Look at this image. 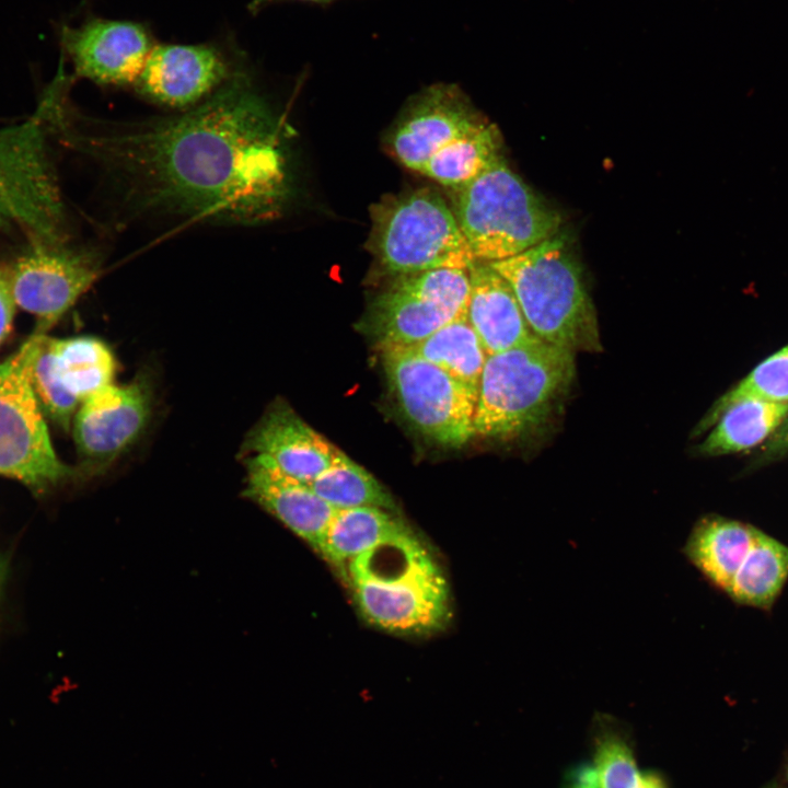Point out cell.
Here are the masks:
<instances>
[{
	"label": "cell",
	"mask_w": 788,
	"mask_h": 788,
	"mask_svg": "<svg viewBox=\"0 0 788 788\" xmlns=\"http://www.w3.org/2000/svg\"><path fill=\"white\" fill-rule=\"evenodd\" d=\"M94 131L77 140L130 218L253 225L278 217L290 196L281 120L243 69L182 115Z\"/></svg>",
	"instance_id": "1"
},
{
	"label": "cell",
	"mask_w": 788,
	"mask_h": 788,
	"mask_svg": "<svg viewBox=\"0 0 788 788\" xmlns=\"http://www.w3.org/2000/svg\"><path fill=\"white\" fill-rule=\"evenodd\" d=\"M344 571L360 613L380 629L420 635L450 621L447 579L413 533L361 554Z\"/></svg>",
	"instance_id": "2"
},
{
	"label": "cell",
	"mask_w": 788,
	"mask_h": 788,
	"mask_svg": "<svg viewBox=\"0 0 788 788\" xmlns=\"http://www.w3.org/2000/svg\"><path fill=\"white\" fill-rule=\"evenodd\" d=\"M488 264L510 285L538 338L573 352L602 349L595 310L566 237L555 234Z\"/></svg>",
	"instance_id": "3"
},
{
	"label": "cell",
	"mask_w": 788,
	"mask_h": 788,
	"mask_svg": "<svg viewBox=\"0 0 788 788\" xmlns=\"http://www.w3.org/2000/svg\"><path fill=\"white\" fill-rule=\"evenodd\" d=\"M573 354L538 338L488 356L479 381L474 437L510 439L545 422L575 378Z\"/></svg>",
	"instance_id": "4"
},
{
	"label": "cell",
	"mask_w": 788,
	"mask_h": 788,
	"mask_svg": "<svg viewBox=\"0 0 788 788\" xmlns=\"http://www.w3.org/2000/svg\"><path fill=\"white\" fill-rule=\"evenodd\" d=\"M454 192L452 211L477 262L512 257L558 232V212L502 157Z\"/></svg>",
	"instance_id": "5"
},
{
	"label": "cell",
	"mask_w": 788,
	"mask_h": 788,
	"mask_svg": "<svg viewBox=\"0 0 788 788\" xmlns=\"http://www.w3.org/2000/svg\"><path fill=\"white\" fill-rule=\"evenodd\" d=\"M371 218L370 251L394 277L442 268L468 270L477 262L452 209L431 188L386 196L371 208Z\"/></svg>",
	"instance_id": "6"
},
{
	"label": "cell",
	"mask_w": 788,
	"mask_h": 788,
	"mask_svg": "<svg viewBox=\"0 0 788 788\" xmlns=\"http://www.w3.org/2000/svg\"><path fill=\"white\" fill-rule=\"evenodd\" d=\"M36 333L0 362V476L43 491L73 475L56 454L34 393L31 362Z\"/></svg>",
	"instance_id": "7"
},
{
	"label": "cell",
	"mask_w": 788,
	"mask_h": 788,
	"mask_svg": "<svg viewBox=\"0 0 788 788\" xmlns=\"http://www.w3.org/2000/svg\"><path fill=\"white\" fill-rule=\"evenodd\" d=\"M468 270L442 268L395 276L373 300L367 326L381 350L414 346L467 316Z\"/></svg>",
	"instance_id": "8"
},
{
	"label": "cell",
	"mask_w": 788,
	"mask_h": 788,
	"mask_svg": "<svg viewBox=\"0 0 788 788\" xmlns=\"http://www.w3.org/2000/svg\"><path fill=\"white\" fill-rule=\"evenodd\" d=\"M382 360L401 413L421 436L452 449L474 437L477 395L467 386L404 348L382 350Z\"/></svg>",
	"instance_id": "9"
},
{
	"label": "cell",
	"mask_w": 788,
	"mask_h": 788,
	"mask_svg": "<svg viewBox=\"0 0 788 788\" xmlns=\"http://www.w3.org/2000/svg\"><path fill=\"white\" fill-rule=\"evenodd\" d=\"M36 334L31 362L34 393L49 419L67 421L84 399L113 383L114 354L96 337Z\"/></svg>",
	"instance_id": "10"
},
{
	"label": "cell",
	"mask_w": 788,
	"mask_h": 788,
	"mask_svg": "<svg viewBox=\"0 0 788 788\" xmlns=\"http://www.w3.org/2000/svg\"><path fill=\"white\" fill-rule=\"evenodd\" d=\"M101 267L95 251L35 243L8 270L15 305L36 317L35 332L47 334L89 290Z\"/></svg>",
	"instance_id": "11"
},
{
	"label": "cell",
	"mask_w": 788,
	"mask_h": 788,
	"mask_svg": "<svg viewBox=\"0 0 788 788\" xmlns=\"http://www.w3.org/2000/svg\"><path fill=\"white\" fill-rule=\"evenodd\" d=\"M152 405V382L143 373L125 384L112 383L84 399L73 417L81 473H102L128 450L144 431Z\"/></svg>",
	"instance_id": "12"
},
{
	"label": "cell",
	"mask_w": 788,
	"mask_h": 788,
	"mask_svg": "<svg viewBox=\"0 0 788 788\" xmlns=\"http://www.w3.org/2000/svg\"><path fill=\"white\" fill-rule=\"evenodd\" d=\"M239 69L213 44H162L151 50L134 86L150 102L189 109L212 95Z\"/></svg>",
	"instance_id": "13"
},
{
	"label": "cell",
	"mask_w": 788,
	"mask_h": 788,
	"mask_svg": "<svg viewBox=\"0 0 788 788\" xmlns=\"http://www.w3.org/2000/svg\"><path fill=\"white\" fill-rule=\"evenodd\" d=\"M60 44L78 77L115 86L134 85L154 47L144 25L101 18L61 26Z\"/></svg>",
	"instance_id": "14"
},
{
	"label": "cell",
	"mask_w": 788,
	"mask_h": 788,
	"mask_svg": "<svg viewBox=\"0 0 788 788\" xmlns=\"http://www.w3.org/2000/svg\"><path fill=\"white\" fill-rule=\"evenodd\" d=\"M454 84L430 85L407 106L390 137L395 158L420 172L437 152L484 125Z\"/></svg>",
	"instance_id": "15"
},
{
	"label": "cell",
	"mask_w": 788,
	"mask_h": 788,
	"mask_svg": "<svg viewBox=\"0 0 788 788\" xmlns=\"http://www.w3.org/2000/svg\"><path fill=\"white\" fill-rule=\"evenodd\" d=\"M243 450L267 457L283 474L308 485L340 451L282 399L275 401L247 433Z\"/></svg>",
	"instance_id": "16"
},
{
	"label": "cell",
	"mask_w": 788,
	"mask_h": 788,
	"mask_svg": "<svg viewBox=\"0 0 788 788\" xmlns=\"http://www.w3.org/2000/svg\"><path fill=\"white\" fill-rule=\"evenodd\" d=\"M245 467V497L276 517L318 553L337 510L317 496L310 485L287 476L263 455H248Z\"/></svg>",
	"instance_id": "17"
},
{
	"label": "cell",
	"mask_w": 788,
	"mask_h": 788,
	"mask_svg": "<svg viewBox=\"0 0 788 788\" xmlns=\"http://www.w3.org/2000/svg\"><path fill=\"white\" fill-rule=\"evenodd\" d=\"M467 320L488 356L538 339L507 280L488 263L470 269Z\"/></svg>",
	"instance_id": "18"
},
{
	"label": "cell",
	"mask_w": 788,
	"mask_h": 788,
	"mask_svg": "<svg viewBox=\"0 0 788 788\" xmlns=\"http://www.w3.org/2000/svg\"><path fill=\"white\" fill-rule=\"evenodd\" d=\"M758 529L721 515H706L693 526L683 554L716 588L728 592Z\"/></svg>",
	"instance_id": "19"
},
{
	"label": "cell",
	"mask_w": 788,
	"mask_h": 788,
	"mask_svg": "<svg viewBox=\"0 0 788 788\" xmlns=\"http://www.w3.org/2000/svg\"><path fill=\"white\" fill-rule=\"evenodd\" d=\"M410 533L412 530L391 510L374 507L337 510L318 553L344 570L361 554Z\"/></svg>",
	"instance_id": "20"
},
{
	"label": "cell",
	"mask_w": 788,
	"mask_h": 788,
	"mask_svg": "<svg viewBox=\"0 0 788 788\" xmlns=\"http://www.w3.org/2000/svg\"><path fill=\"white\" fill-rule=\"evenodd\" d=\"M788 404L743 399L726 407L698 445L703 455L741 452L763 442L783 422Z\"/></svg>",
	"instance_id": "21"
},
{
	"label": "cell",
	"mask_w": 788,
	"mask_h": 788,
	"mask_svg": "<svg viewBox=\"0 0 788 788\" xmlns=\"http://www.w3.org/2000/svg\"><path fill=\"white\" fill-rule=\"evenodd\" d=\"M788 578V545L758 530L726 593L734 602L769 607Z\"/></svg>",
	"instance_id": "22"
},
{
	"label": "cell",
	"mask_w": 788,
	"mask_h": 788,
	"mask_svg": "<svg viewBox=\"0 0 788 788\" xmlns=\"http://www.w3.org/2000/svg\"><path fill=\"white\" fill-rule=\"evenodd\" d=\"M404 349L438 366L478 394L487 355L467 316L451 321L422 341Z\"/></svg>",
	"instance_id": "23"
},
{
	"label": "cell",
	"mask_w": 788,
	"mask_h": 788,
	"mask_svg": "<svg viewBox=\"0 0 788 788\" xmlns=\"http://www.w3.org/2000/svg\"><path fill=\"white\" fill-rule=\"evenodd\" d=\"M500 144L497 127L485 123L437 152L419 173L453 190L462 188L501 157Z\"/></svg>",
	"instance_id": "24"
},
{
	"label": "cell",
	"mask_w": 788,
	"mask_h": 788,
	"mask_svg": "<svg viewBox=\"0 0 788 788\" xmlns=\"http://www.w3.org/2000/svg\"><path fill=\"white\" fill-rule=\"evenodd\" d=\"M310 487L336 510L362 507L395 509L394 500L384 486L343 451Z\"/></svg>",
	"instance_id": "25"
},
{
	"label": "cell",
	"mask_w": 788,
	"mask_h": 788,
	"mask_svg": "<svg viewBox=\"0 0 788 788\" xmlns=\"http://www.w3.org/2000/svg\"><path fill=\"white\" fill-rule=\"evenodd\" d=\"M603 725L594 755L599 788H667L657 773L640 770L622 735Z\"/></svg>",
	"instance_id": "26"
},
{
	"label": "cell",
	"mask_w": 788,
	"mask_h": 788,
	"mask_svg": "<svg viewBox=\"0 0 788 788\" xmlns=\"http://www.w3.org/2000/svg\"><path fill=\"white\" fill-rule=\"evenodd\" d=\"M743 399L788 404V345L762 361L718 399L702 428L714 425L726 407Z\"/></svg>",
	"instance_id": "27"
},
{
	"label": "cell",
	"mask_w": 788,
	"mask_h": 788,
	"mask_svg": "<svg viewBox=\"0 0 788 788\" xmlns=\"http://www.w3.org/2000/svg\"><path fill=\"white\" fill-rule=\"evenodd\" d=\"M38 159V147L33 129L22 126L0 132V178L20 187L32 177Z\"/></svg>",
	"instance_id": "28"
},
{
	"label": "cell",
	"mask_w": 788,
	"mask_h": 788,
	"mask_svg": "<svg viewBox=\"0 0 788 788\" xmlns=\"http://www.w3.org/2000/svg\"><path fill=\"white\" fill-rule=\"evenodd\" d=\"M5 219L15 220L34 240L49 233V221L44 212L0 178V223Z\"/></svg>",
	"instance_id": "29"
},
{
	"label": "cell",
	"mask_w": 788,
	"mask_h": 788,
	"mask_svg": "<svg viewBox=\"0 0 788 788\" xmlns=\"http://www.w3.org/2000/svg\"><path fill=\"white\" fill-rule=\"evenodd\" d=\"M15 308L8 270L0 268V345L11 333Z\"/></svg>",
	"instance_id": "30"
},
{
	"label": "cell",
	"mask_w": 788,
	"mask_h": 788,
	"mask_svg": "<svg viewBox=\"0 0 788 788\" xmlns=\"http://www.w3.org/2000/svg\"><path fill=\"white\" fill-rule=\"evenodd\" d=\"M569 788H599V779L594 765H587L575 770L569 778Z\"/></svg>",
	"instance_id": "31"
},
{
	"label": "cell",
	"mask_w": 788,
	"mask_h": 788,
	"mask_svg": "<svg viewBox=\"0 0 788 788\" xmlns=\"http://www.w3.org/2000/svg\"><path fill=\"white\" fill-rule=\"evenodd\" d=\"M278 1H301V2L315 3V4H320V5H328L338 0H251V2L248 4V10L252 13H256L262 8H264L270 3H274V2H278Z\"/></svg>",
	"instance_id": "32"
},
{
	"label": "cell",
	"mask_w": 788,
	"mask_h": 788,
	"mask_svg": "<svg viewBox=\"0 0 788 788\" xmlns=\"http://www.w3.org/2000/svg\"><path fill=\"white\" fill-rule=\"evenodd\" d=\"M3 572H4V567L2 565V561L0 560V586H1V582L3 579Z\"/></svg>",
	"instance_id": "33"
}]
</instances>
